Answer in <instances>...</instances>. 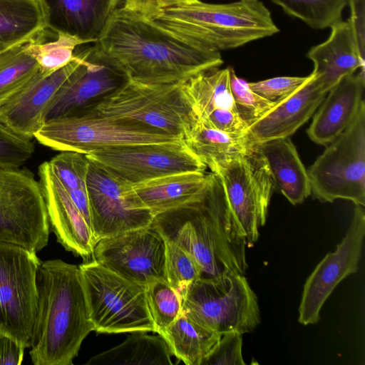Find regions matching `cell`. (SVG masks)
Instances as JSON below:
<instances>
[{
	"label": "cell",
	"mask_w": 365,
	"mask_h": 365,
	"mask_svg": "<svg viewBox=\"0 0 365 365\" xmlns=\"http://www.w3.org/2000/svg\"><path fill=\"white\" fill-rule=\"evenodd\" d=\"M93 48L127 80L144 83H183L223 63L220 51L189 44L123 7L112 12Z\"/></svg>",
	"instance_id": "6da1fadb"
},
{
	"label": "cell",
	"mask_w": 365,
	"mask_h": 365,
	"mask_svg": "<svg viewBox=\"0 0 365 365\" xmlns=\"http://www.w3.org/2000/svg\"><path fill=\"white\" fill-rule=\"evenodd\" d=\"M30 356L34 365H71L93 331L79 266L61 259L39 265Z\"/></svg>",
	"instance_id": "7a4b0ae2"
},
{
	"label": "cell",
	"mask_w": 365,
	"mask_h": 365,
	"mask_svg": "<svg viewBox=\"0 0 365 365\" xmlns=\"http://www.w3.org/2000/svg\"><path fill=\"white\" fill-rule=\"evenodd\" d=\"M152 225L196 259L202 277L244 274L248 267L247 245L235 230L222 186L212 173L200 200L155 216Z\"/></svg>",
	"instance_id": "3957f363"
},
{
	"label": "cell",
	"mask_w": 365,
	"mask_h": 365,
	"mask_svg": "<svg viewBox=\"0 0 365 365\" xmlns=\"http://www.w3.org/2000/svg\"><path fill=\"white\" fill-rule=\"evenodd\" d=\"M150 19L189 44L220 52L279 31L269 10L259 0L228 4L196 0L167 8Z\"/></svg>",
	"instance_id": "277c9868"
},
{
	"label": "cell",
	"mask_w": 365,
	"mask_h": 365,
	"mask_svg": "<svg viewBox=\"0 0 365 365\" xmlns=\"http://www.w3.org/2000/svg\"><path fill=\"white\" fill-rule=\"evenodd\" d=\"M78 266L93 331L155 332L145 285L127 279L93 259Z\"/></svg>",
	"instance_id": "5b68a950"
},
{
	"label": "cell",
	"mask_w": 365,
	"mask_h": 365,
	"mask_svg": "<svg viewBox=\"0 0 365 365\" xmlns=\"http://www.w3.org/2000/svg\"><path fill=\"white\" fill-rule=\"evenodd\" d=\"M34 137L53 150L85 155L120 145L182 140L158 129L103 115L91 110L46 120Z\"/></svg>",
	"instance_id": "8992f818"
},
{
	"label": "cell",
	"mask_w": 365,
	"mask_h": 365,
	"mask_svg": "<svg viewBox=\"0 0 365 365\" xmlns=\"http://www.w3.org/2000/svg\"><path fill=\"white\" fill-rule=\"evenodd\" d=\"M182 138L194 113L182 83H144L127 80L90 109Z\"/></svg>",
	"instance_id": "52a82bcc"
},
{
	"label": "cell",
	"mask_w": 365,
	"mask_h": 365,
	"mask_svg": "<svg viewBox=\"0 0 365 365\" xmlns=\"http://www.w3.org/2000/svg\"><path fill=\"white\" fill-rule=\"evenodd\" d=\"M182 309L220 334L251 332L260 323L257 297L240 274L201 277L182 297Z\"/></svg>",
	"instance_id": "ba28073f"
},
{
	"label": "cell",
	"mask_w": 365,
	"mask_h": 365,
	"mask_svg": "<svg viewBox=\"0 0 365 365\" xmlns=\"http://www.w3.org/2000/svg\"><path fill=\"white\" fill-rule=\"evenodd\" d=\"M211 173L221 182L237 234L251 246L266 222L274 190L266 161L255 146L250 153L220 163Z\"/></svg>",
	"instance_id": "9c48e42d"
},
{
	"label": "cell",
	"mask_w": 365,
	"mask_h": 365,
	"mask_svg": "<svg viewBox=\"0 0 365 365\" xmlns=\"http://www.w3.org/2000/svg\"><path fill=\"white\" fill-rule=\"evenodd\" d=\"M307 173L312 193L321 202L342 199L365 205V103Z\"/></svg>",
	"instance_id": "30bf717a"
},
{
	"label": "cell",
	"mask_w": 365,
	"mask_h": 365,
	"mask_svg": "<svg viewBox=\"0 0 365 365\" xmlns=\"http://www.w3.org/2000/svg\"><path fill=\"white\" fill-rule=\"evenodd\" d=\"M49 229L39 181L27 169L0 168V242L37 252L48 245Z\"/></svg>",
	"instance_id": "8fae6325"
},
{
	"label": "cell",
	"mask_w": 365,
	"mask_h": 365,
	"mask_svg": "<svg viewBox=\"0 0 365 365\" xmlns=\"http://www.w3.org/2000/svg\"><path fill=\"white\" fill-rule=\"evenodd\" d=\"M36 252L0 242V332L31 345L37 312Z\"/></svg>",
	"instance_id": "7c38bea8"
},
{
	"label": "cell",
	"mask_w": 365,
	"mask_h": 365,
	"mask_svg": "<svg viewBox=\"0 0 365 365\" xmlns=\"http://www.w3.org/2000/svg\"><path fill=\"white\" fill-rule=\"evenodd\" d=\"M86 155L91 162L131 185L176 173L205 172L207 168L182 140L120 145Z\"/></svg>",
	"instance_id": "4fadbf2b"
},
{
	"label": "cell",
	"mask_w": 365,
	"mask_h": 365,
	"mask_svg": "<svg viewBox=\"0 0 365 365\" xmlns=\"http://www.w3.org/2000/svg\"><path fill=\"white\" fill-rule=\"evenodd\" d=\"M86 188L96 242L152 225L154 216L135 196L132 185L91 161Z\"/></svg>",
	"instance_id": "5bb4252c"
},
{
	"label": "cell",
	"mask_w": 365,
	"mask_h": 365,
	"mask_svg": "<svg viewBox=\"0 0 365 365\" xmlns=\"http://www.w3.org/2000/svg\"><path fill=\"white\" fill-rule=\"evenodd\" d=\"M92 259L117 274L145 285L165 279V242L152 225L98 240Z\"/></svg>",
	"instance_id": "9a60e30c"
},
{
	"label": "cell",
	"mask_w": 365,
	"mask_h": 365,
	"mask_svg": "<svg viewBox=\"0 0 365 365\" xmlns=\"http://www.w3.org/2000/svg\"><path fill=\"white\" fill-rule=\"evenodd\" d=\"M365 235L364 206L355 205L350 226L336 245L318 263L307 278L299 307L298 322L303 325L316 324L321 309L336 286L356 272Z\"/></svg>",
	"instance_id": "2e32d148"
},
{
	"label": "cell",
	"mask_w": 365,
	"mask_h": 365,
	"mask_svg": "<svg viewBox=\"0 0 365 365\" xmlns=\"http://www.w3.org/2000/svg\"><path fill=\"white\" fill-rule=\"evenodd\" d=\"M86 50L83 61L51 100L46 111L45 121L90 109L127 81L122 73L99 58L93 46Z\"/></svg>",
	"instance_id": "e0dca14e"
},
{
	"label": "cell",
	"mask_w": 365,
	"mask_h": 365,
	"mask_svg": "<svg viewBox=\"0 0 365 365\" xmlns=\"http://www.w3.org/2000/svg\"><path fill=\"white\" fill-rule=\"evenodd\" d=\"M86 53V48L74 53L66 66L50 75L39 70L22 90L0 108V120L14 132L31 139L44 123L51 100L83 61Z\"/></svg>",
	"instance_id": "ac0fdd59"
},
{
	"label": "cell",
	"mask_w": 365,
	"mask_h": 365,
	"mask_svg": "<svg viewBox=\"0 0 365 365\" xmlns=\"http://www.w3.org/2000/svg\"><path fill=\"white\" fill-rule=\"evenodd\" d=\"M38 176L49 225L57 241L84 261L92 259L96 243L92 230L53 173L48 162L39 166Z\"/></svg>",
	"instance_id": "d6986e66"
},
{
	"label": "cell",
	"mask_w": 365,
	"mask_h": 365,
	"mask_svg": "<svg viewBox=\"0 0 365 365\" xmlns=\"http://www.w3.org/2000/svg\"><path fill=\"white\" fill-rule=\"evenodd\" d=\"M326 94L310 73L292 94L249 125L248 137L255 145L289 138L311 118Z\"/></svg>",
	"instance_id": "ffe728a7"
},
{
	"label": "cell",
	"mask_w": 365,
	"mask_h": 365,
	"mask_svg": "<svg viewBox=\"0 0 365 365\" xmlns=\"http://www.w3.org/2000/svg\"><path fill=\"white\" fill-rule=\"evenodd\" d=\"M365 74L342 78L326 94L307 130L315 143L327 145L351 124L364 103Z\"/></svg>",
	"instance_id": "44dd1931"
},
{
	"label": "cell",
	"mask_w": 365,
	"mask_h": 365,
	"mask_svg": "<svg viewBox=\"0 0 365 365\" xmlns=\"http://www.w3.org/2000/svg\"><path fill=\"white\" fill-rule=\"evenodd\" d=\"M330 29L329 38L312 46L307 54L314 63L311 73L326 93L358 69L365 74V59L359 52L350 20H341Z\"/></svg>",
	"instance_id": "7402d4cb"
},
{
	"label": "cell",
	"mask_w": 365,
	"mask_h": 365,
	"mask_svg": "<svg viewBox=\"0 0 365 365\" xmlns=\"http://www.w3.org/2000/svg\"><path fill=\"white\" fill-rule=\"evenodd\" d=\"M47 28L95 42L114 11L112 0H41Z\"/></svg>",
	"instance_id": "603a6c76"
},
{
	"label": "cell",
	"mask_w": 365,
	"mask_h": 365,
	"mask_svg": "<svg viewBox=\"0 0 365 365\" xmlns=\"http://www.w3.org/2000/svg\"><path fill=\"white\" fill-rule=\"evenodd\" d=\"M212 173L187 172L132 185L135 196L154 217L200 200L205 193Z\"/></svg>",
	"instance_id": "cb8c5ba5"
},
{
	"label": "cell",
	"mask_w": 365,
	"mask_h": 365,
	"mask_svg": "<svg viewBox=\"0 0 365 365\" xmlns=\"http://www.w3.org/2000/svg\"><path fill=\"white\" fill-rule=\"evenodd\" d=\"M268 166L274 189L292 205L303 202L312 194L307 170L289 138L255 145Z\"/></svg>",
	"instance_id": "d4e9b609"
},
{
	"label": "cell",
	"mask_w": 365,
	"mask_h": 365,
	"mask_svg": "<svg viewBox=\"0 0 365 365\" xmlns=\"http://www.w3.org/2000/svg\"><path fill=\"white\" fill-rule=\"evenodd\" d=\"M182 141L211 171L225 160L250 153L255 146L247 135H232L223 133L196 115L184 130Z\"/></svg>",
	"instance_id": "484cf974"
},
{
	"label": "cell",
	"mask_w": 365,
	"mask_h": 365,
	"mask_svg": "<svg viewBox=\"0 0 365 365\" xmlns=\"http://www.w3.org/2000/svg\"><path fill=\"white\" fill-rule=\"evenodd\" d=\"M47 29L41 0H0V54L43 35Z\"/></svg>",
	"instance_id": "4316f807"
},
{
	"label": "cell",
	"mask_w": 365,
	"mask_h": 365,
	"mask_svg": "<svg viewBox=\"0 0 365 365\" xmlns=\"http://www.w3.org/2000/svg\"><path fill=\"white\" fill-rule=\"evenodd\" d=\"M169 346L160 335L133 331L120 344L91 357L89 365H173Z\"/></svg>",
	"instance_id": "83f0119b"
},
{
	"label": "cell",
	"mask_w": 365,
	"mask_h": 365,
	"mask_svg": "<svg viewBox=\"0 0 365 365\" xmlns=\"http://www.w3.org/2000/svg\"><path fill=\"white\" fill-rule=\"evenodd\" d=\"M170 352L186 365H200L221 334L202 325L182 309L161 334Z\"/></svg>",
	"instance_id": "f1b7e54d"
},
{
	"label": "cell",
	"mask_w": 365,
	"mask_h": 365,
	"mask_svg": "<svg viewBox=\"0 0 365 365\" xmlns=\"http://www.w3.org/2000/svg\"><path fill=\"white\" fill-rule=\"evenodd\" d=\"M230 69L228 67L212 68L182 83L184 95L197 117L204 118L218 109L235 110L230 89Z\"/></svg>",
	"instance_id": "f546056e"
},
{
	"label": "cell",
	"mask_w": 365,
	"mask_h": 365,
	"mask_svg": "<svg viewBox=\"0 0 365 365\" xmlns=\"http://www.w3.org/2000/svg\"><path fill=\"white\" fill-rule=\"evenodd\" d=\"M29 41L0 54V108L39 71L38 63L29 51Z\"/></svg>",
	"instance_id": "4dcf8cb0"
},
{
	"label": "cell",
	"mask_w": 365,
	"mask_h": 365,
	"mask_svg": "<svg viewBox=\"0 0 365 365\" xmlns=\"http://www.w3.org/2000/svg\"><path fill=\"white\" fill-rule=\"evenodd\" d=\"M285 13L297 18L311 28H330L342 20L347 0H271Z\"/></svg>",
	"instance_id": "1f68e13d"
},
{
	"label": "cell",
	"mask_w": 365,
	"mask_h": 365,
	"mask_svg": "<svg viewBox=\"0 0 365 365\" xmlns=\"http://www.w3.org/2000/svg\"><path fill=\"white\" fill-rule=\"evenodd\" d=\"M145 287L155 333L161 334L182 312V297L165 279L152 280Z\"/></svg>",
	"instance_id": "d6a6232c"
},
{
	"label": "cell",
	"mask_w": 365,
	"mask_h": 365,
	"mask_svg": "<svg viewBox=\"0 0 365 365\" xmlns=\"http://www.w3.org/2000/svg\"><path fill=\"white\" fill-rule=\"evenodd\" d=\"M56 40L43 42V35L31 40L29 48L36 60L39 70L50 75L66 66L74 57L78 46L86 43L64 33H58Z\"/></svg>",
	"instance_id": "836d02e7"
},
{
	"label": "cell",
	"mask_w": 365,
	"mask_h": 365,
	"mask_svg": "<svg viewBox=\"0 0 365 365\" xmlns=\"http://www.w3.org/2000/svg\"><path fill=\"white\" fill-rule=\"evenodd\" d=\"M164 239L166 279L183 297L191 285L202 276V271L190 253L174 242Z\"/></svg>",
	"instance_id": "e575fe53"
},
{
	"label": "cell",
	"mask_w": 365,
	"mask_h": 365,
	"mask_svg": "<svg viewBox=\"0 0 365 365\" xmlns=\"http://www.w3.org/2000/svg\"><path fill=\"white\" fill-rule=\"evenodd\" d=\"M230 89L235 110L248 125L258 120L276 104L252 91L248 83L238 78L232 68Z\"/></svg>",
	"instance_id": "d590c367"
},
{
	"label": "cell",
	"mask_w": 365,
	"mask_h": 365,
	"mask_svg": "<svg viewBox=\"0 0 365 365\" xmlns=\"http://www.w3.org/2000/svg\"><path fill=\"white\" fill-rule=\"evenodd\" d=\"M50 168L66 190L86 188L90 160L83 153L61 151L49 162Z\"/></svg>",
	"instance_id": "8d00e7d4"
},
{
	"label": "cell",
	"mask_w": 365,
	"mask_h": 365,
	"mask_svg": "<svg viewBox=\"0 0 365 365\" xmlns=\"http://www.w3.org/2000/svg\"><path fill=\"white\" fill-rule=\"evenodd\" d=\"M34 150L31 138L14 132L0 120V168H20Z\"/></svg>",
	"instance_id": "74e56055"
},
{
	"label": "cell",
	"mask_w": 365,
	"mask_h": 365,
	"mask_svg": "<svg viewBox=\"0 0 365 365\" xmlns=\"http://www.w3.org/2000/svg\"><path fill=\"white\" fill-rule=\"evenodd\" d=\"M237 331H228L221 336L200 365H245L242 336Z\"/></svg>",
	"instance_id": "f35d334b"
},
{
	"label": "cell",
	"mask_w": 365,
	"mask_h": 365,
	"mask_svg": "<svg viewBox=\"0 0 365 365\" xmlns=\"http://www.w3.org/2000/svg\"><path fill=\"white\" fill-rule=\"evenodd\" d=\"M307 76H279L257 82L248 83L250 88L265 99L275 103L292 94Z\"/></svg>",
	"instance_id": "ab89813d"
},
{
	"label": "cell",
	"mask_w": 365,
	"mask_h": 365,
	"mask_svg": "<svg viewBox=\"0 0 365 365\" xmlns=\"http://www.w3.org/2000/svg\"><path fill=\"white\" fill-rule=\"evenodd\" d=\"M202 119L212 127L229 135H247L249 125L240 118L234 110H215Z\"/></svg>",
	"instance_id": "60d3db41"
},
{
	"label": "cell",
	"mask_w": 365,
	"mask_h": 365,
	"mask_svg": "<svg viewBox=\"0 0 365 365\" xmlns=\"http://www.w3.org/2000/svg\"><path fill=\"white\" fill-rule=\"evenodd\" d=\"M194 1L196 0H124L121 7L153 19L167 8Z\"/></svg>",
	"instance_id": "b9f144b4"
},
{
	"label": "cell",
	"mask_w": 365,
	"mask_h": 365,
	"mask_svg": "<svg viewBox=\"0 0 365 365\" xmlns=\"http://www.w3.org/2000/svg\"><path fill=\"white\" fill-rule=\"evenodd\" d=\"M352 25L361 55L365 56V0H347Z\"/></svg>",
	"instance_id": "7bdbcfd3"
},
{
	"label": "cell",
	"mask_w": 365,
	"mask_h": 365,
	"mask_svg": "<svg viewBox=\"0 0 365 365\" xmlns=\"http://www.w3.org/2000/svg\"><path fill=\"white\" fill-rule=\"evenodd\" d=\"M25 348L14 338L0 332V365H20Z\"/></svg>",
	"instance_id": "ee69618b"
},
{
	"label": "cell",
	"mask_w": 365,
	"mask_h": 365,
	"mask_svg": "<svg viewBox=\"0 0 365 365\" xmlns=\"http://www.w3.org/2000/svg\"><path fill=\"white\" fill-rule=\"evenodd\" d=\"M66 191L73 204L91 227L90 204L87 189L78 188Z\"/></svg>",
	"instance_id": "f6af8a7d"
},
{
	"label": "cell",
	"mask_w": 365,
	"mask_h": 365,
	"mask_svg": "<svg viewBox=\"0 0 365 365\" xmlns=\"http://www.w3.org/2000/svg\"><path fill=\"white\" fill-rule=\"evenodd\" d=\"M124 0H112V6L113 10L117 8L121 7L123 4Z\"/></svg>",
	"instance_id": "bcb514c9"
}]
</instances>
